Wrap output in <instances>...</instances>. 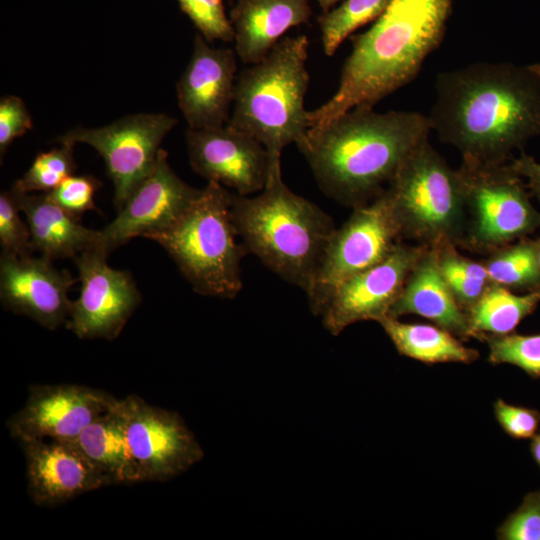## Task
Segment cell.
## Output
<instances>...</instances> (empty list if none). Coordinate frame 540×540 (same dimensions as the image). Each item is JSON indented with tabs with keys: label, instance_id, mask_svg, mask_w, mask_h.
I'll use <instances>...</instances> for the list:
<instances>
[{
	"label": "cell",
	"instance_id": "obj_1",
	"mask_svg": "<svg viewBox=\"0 0 540 540\" xmlns=\"http://www.w3.org/2000/svg\"><path fill=\"white\" fill-rule=\"evenodd\" d=\"M428 118L462 157L504 164L540 136V62H475L439 73Z\"/></svg>",
	"mask_w": 540,
	"mask_h": 540
},
{
	"label": "cell",
	"instance_id": "obj_2",
	"mask_svg": "<svg viewBox=\"0 0 540 540\" xmlns=\"http://www.w3.org/2000/svg\"><path fill=\"white\" fill-rule=\"evenodd\" d=\"M430 126L414 111L376 112L357 106L318 130H308L296 145L321 189L352 208L380 195Z\"/></svg>",
	"mask_w": 540,
	"mask_h": 540
},
{
	"label": "cell",
	"instance_id": "obj_3",
	"mask_svg": "<svg viewBox=\"0 0 540 540\" xmlns=\"http://www.w3.org/2000/svg\"><path fill=\"white\" fill-rule=\"evenodd\" d=\"M453 0H392L365 32L351 38L338 89L308 111V130H318L357 106L373 107L413 81L444 38Z\"/></svg>",
	"mask_w": 540,
	"mask_h": 540
},
{
	"label": "cell",
	"instance_id": "obj_4",
	"mask_svg": "<svg viewBox=\"0 0 540 540\" xmlns=\"http://www.w3.org/2000/svg\"><path fill=\"white\" fill-rule=\"evenodd\" d=\"M231 216L247 252L308 290L336 228L317 205L284 184L281 169L270 172L261 194H231Z\"/></svg>",
	"mask_w": 540,
	"mask_h": 540
},
{
	"label": "cell",
	"instance_id": "obj_5",
	"mask_svg": "<svg viewBox=\"0 0 540 540\" xmlns=\"http://www.w3.org/2000/svg\"><path fill=\"white\" fill-rule=\"evenodd\" d=\"M309 40L305 35L281 39L269 54L238 76L233 112L227 122L253 136L267 150L270 172L281 169L282 150L308 132L304 98Z\"/></svg>",
	"mask_w": 540,
	"mask_h": 540
},
{
	"label": "cell",
	"instance_id": "obj_6",
	"mask_svg": "<svg viewBox=\"0 0 540 540\" xmlns=\"http://www.w3.org/2000/svg\"><path fill=\"white\" fill-rule=\"evenodd\" d=\"M237 236L231 193L210 181L176 221L145 238L167 251L195 292L230 299L243 287L241 260L248 253Z\"/></svg>",
	"mask_w": 540,
	"mask_h": 540
},
{
	"label": "cell",
	"instance_id": "obj_7",
	"mask_svg": "<svg viewBox=\"0 0 540 540\" xmlns=\"http://www.w3.org/2000/svg\"><path fill=\"white\" fill-rule=\"evenodd\" d=\"M386 191L403 239L430 247H462L466 207L461 181L428 138L405 159Z\"/></svg>",
	"mask_w": 540,
	"mask_h": 540
},
{
	"label": "cell",
	"instance_id": "obj_8",
	"mask_svg": "<svg viewBox=\"0 0 540 540\" xmlns=\"http://www.w3.org/2000/svg\"><path fill=\"white\" fill-rule=\"evenodd\" d=\"M466 207L462 247L490 253L540 228L523 178L509 164H486L462 157L457 169Z\"/></svg>",
	"mask_w": 540,
	"mask_h": 540
},
{
	"label": "cell",
	"instance_id": "obj_9",
	"mask_svg": "<svg viewBox=\"0 0 540 540\" xmlns=\"http://www.w3.org/2000/svg\"><path fill=\"white\" fill-rule=\"evenodd\" d=\"M402 239L386 188L372 201L353 208L350 217L333 232L306 291L311 311L320 315L344 281L384 260Z\"/></svg>",
	"mask_w": 540,
	"mask_h": 540
},
{
	"label": "cell",
	"instance_id": "obj_10",
	"mask_svg": "<svg viewBox=\"0 0 540 540\" xmlns=\"http://www.w3.org/2000/svg\"><path fill=\"white\" fill-rule=\"evenodd\" d=\"M176 123L168 114L141 113L98 128L76 127L57 141L71 145L85 143L99 152L114 185V204L118 211L152 170L162 140Z\"/></svg>",
	"mask_w": 540,
	"mask_h": 540
},
{
	"label": "cell",
	"instance_id": "obj_11",
	"mask_svg": "<svg viewBox=\"0 0 540 540\" xmlns=\"http://www.w3.org/2000/svg\"><path fill=\"white\" fill-rule=\"evenodd\" d=\"M142 481H166L199 462L204 453L179 414L129 395L116 406Z\"/></svg>",
	"mask_w": 540,
	"mask_h": 540
},
{
	"label": "cell",
	"instance_id": "obj_12",
	"mask_svg": "<svg viewBox=\"0 0 540 540\" xmlns=\"http://www.w3.org/2000/svg\"><path fill=\"white\" fill-rule=\"evenodd\" d=\"M108 255L93 249L73 258L81 288L68 326L81 339H115L141 301L131 275L110 267Z\"/></svg>",
	"mask_w": 540,
	"mask_h": 540
},
{
	"label": "cell",
	"instance_id": "obj_13",
	"mask_svg": "<svg viewBox=\"0 0 540 540\" xmlns=\"http://www.w3.org/2000/svg\"><path fill=\"white\" fill-rule=\"evenodd\" d=\"M427 247L400 241L384 260L344 281L320 314L325 328L338 335L353 323H379L388 317L409 273Z\"/></svg>",
	"mask_w": 540,
	"mask_h": 540
},
{
	"label": "cell",
	"instance_id": "obj_14",
	"mask_svg": "<svg viewBox=\"0 0 540 540\" xmlns=\"http://www.w3.org/2000/svg\"><path fill=\"white\" fill-rule=\"evenodd\" d=\"M118 399L80 385H32L24 406L7 422L19 442L30 440L69 441L108 412Z\"/></svg>",
	"mask_w": 540,
	"mask_h": 540
},
{
	"label": "cell",
	"instance_id": "obj_15",
	"mask_svg": "<svg viewBox=\"0 0 540 540\" xmlns=\"http://www.w3.org/2000/svg\"><path fill=\"white\" fill-rule=\"evenodd\" d=\"M159 150L149 174L131 192L116 218L100 230V249L110 254L130 239L160 231L176 221L199 195L170 168Z\"/></svg>",
	"mask_w": 540,
	"mask_h": 540
},
{
	"label": "cell",
	"instance_id": "obj_16",
	"mask_svg": "<svg viewBox=\"0 0 540 540\" xmlns=\"http://www.w3.org/2000/svg\"><path fill=\"white\" fill-rule=\"evenodd\" d=\"M186 141L192 169L208 182L230 187L245 196L264 189L270 159L266 148L253 136L227 123L189 128Z\"/></svg>",
	"mask_w": 540,
	"mask_h": 540
},
{
	"label": "cell",
	"instance_id": "obj_17",
	"mask_svg": "<svg viewBox=\"0 0 540 540\" xmlns=\"http://www.w3.org/2000/svg\"><path fill=\"white\" fill-rule=\"evenodd\" d=\"M76 282L43 255L1 253L0 298L4 308L28 316L54 330L69 318L72 301L68 291Z\"/></svg>",
	"mask_w": 540,
	"mask_h": 540
},
{
	"label": "cell",
	"instance_id": "obj_18",
	"mask_svg": "<svg viewBox=\"0 0 540 540\" xmlns=\"http://www.w3.org/2000/svg\"><path fill=\"white\" fill-rule=\"evenodd\" d=\"M26 458L27 491L38 506L61 505L111 485L108 477L72 440L20 442Z\"/></svg>",
	"mask_w": 540,
	"mask_h": 540
},
{
	"label": "cell",
	"instance_id": "obj_19",
	"mask_svg": "<svg viewBox=\"0 0 540 540\" xmlns=\"http://www.w3.org/2000/svg\"><path fill=\"white\" fill-rule=\"evenodd\" d=\"M236 67L233 50L213 48L196 35L191 59L177 84L178 104L190 129L227 124Z\"/></svg>",
	"mask_w": 540,
	"mask_h": 540
},
{
	"label": "cell",
	"instance_id": "obj_20",
	"mask_svg": "<svg viewBox=\"0 0 540 540\" xmlns=\"http://www.w3.org/2000/svg\"><path fill=\"white\" fill-rule=\"evenodd\" d=\"M408 314L424 317L461 340L471 338L467 313L440 272L435 247L428 246L418 259L388 317Z\"/></svg>",
	"mask_w": 540,
	"mask_h": 540
},
{
	"label": "cell",
	"instance_id": "obj_21",
	"mask_svg": "<svg viewBox=\"0 0 540 540\" xmlns=\"http://www.w3.org/2000/svg\"><path fill=\"white\" fill-rule=\"evenodd\" d=\"M310 16L309 0H238L230 13L237 56L243 63H258L287 30Z\"/></svg>",
	"mask_w": 540,
	"mask_h": 540
},
{
	"label": "cell",
	"instance_id": "obj_22",
	"mask_svg": "<svg viewBox=\"0 0 540 540\" xmlns=\"http://www.w3.org/2000/svg\"><path fill=\"white\" fill-rule=\"evenodd\" d=\"M11 189L26 216L33 250L53 260L73 259L85 251L100 249V230L83 226L78 217L58 206L46 193L29 195Z\"/></svg>",
	"mask_w": 540,
	"mask_h": 540
},
{
	"label": "cell",
	"instance_id": "obj_23",
	"mask_svg": "<svg viewBox=\"0 0 540 540\" xmlns=\"http://www.w3.org/2000/svg\"><path fill=\"white\" fill-rule=\"evenodd\" d=\"M117 402L72 441L108 477L111 485L141 482L116 409Z\"/></svg>",
	"mask_w": 540,
	"mask_h": 540
},
{
	"label": "cell",
	"instance_id": "obj_24",
	"mask_svg": "<svg viewBox=\"0 0 540 540\" xmlns=\"http://www.w3.org/2000/svg\"><path fill=\"white\" fill-rule=\"evenodd\" d=\"M379 324L399 354L423 363L470 364L479 357L476 349L464 346L458 337L435 324L405 323L391 317Z\"/></svg>",
	"mask_w": 540,
	"mask_h": 540
},
{
	"label": "cell",
	"instance_id": "obj_25",
	"mask_svg": "<svg viewBox=\"0 0 540 540\" xmlns=\"http://www.w3.org/2000/svg\"><path fill=\"white\" fill-rule=\"evenodd\" d=\"M540 303V289L524 295L490 283L478 301L467 311L471 338L506 335L514 332L523 319Z\"/></svg>",
	"mask_w": 540,
	"mask_h": 540
},
{
	"label": "cell",
	"instance_id": "obj_26",
	"mask_svg": "<svg viewBox=\"0 0 540 540\" xmlns=\"http://www.w3.org/2000/svg\"><path fill=\"white\" fill-rule=\"evenodd\" d=\"M488 254L482 262L491 283L512 291L540 289V239L525 237Z\"/></svg>",
	"mask_w": 540,
	"mask_h": 540
},
{
	"label": "cell",
	"instance_id": "obj_27",
	"mask_svg": "<svg viewBox=\"0 0 540 540\" xmlns=\"http://www.w3.org/2000/svg\"><path fill=\"white\" fill-rule=\"evenodd\" d=\"M440 272L461 308L467 311L491 283L481 261L463 256L457 246L445 243L435 247Z\"/></svg>",
	"mask_w": 540,
	"mask_h": 540
},
{
	"label": "cell",
	"instance_id": "obj_28",
	"mask_svg": "<svg viewBox=\"0 0 540 540\" xmlns=\"http://www.w3.org/2000/svg\"><path fill=\"white\" fill-rule=\"evenodd\" d=\"M392 0H344L318 19L324 53L333 56L355 30L377 20Z\"/></svg>",
	"mask_w": 540,
	"mask_h": 540
},
{
	"label": "cell",
	"instance_id": "obj_29",
	"mask_svg": "<svg viewBox=\"0 0 540 540\" xmlns=\"http://www.w3.org/2000/svg\"><path fill=\"white\" fill-rule=\"evenodd\" d=\"M74 145L61 143L60 147L38 154L28 171L18 179L13 189L21 193L55 189L76 169L73 156Z\"/></svg>",
	"mask_w": 540,
	"mask_h": 540
},
{
	"label": "cell",
	"instance_id": "obj_30",
	"mask_svg": "<svg viewBox=\"0 0 540 540\" xmlns=\"http://www.w3.org/2000/svg\"><path fill=\"white\" fill-rule=\"evenodd\" d=\"M480 340L488 345L490 363L511 364L533 378H540V333L484 335Z\"/></svg>",
	"mask_w": 540,
	"mask_h": 540
},
{
	"label": "cell",
	"instance_id": "obj_31",
	"mask_svg": "<svg viewBox=\"0 0 540 540\" xmlns=\"http://www.w3.org/2000/svg\"><path fill=\"white\" fill-rule=\"evenodd\" d=\"M182 11L207 41L234 40L230 19L226 16L222 0H177Z\"/></svg>",
	"mask_w": 540,
	"mask_h": 540
},
{
	"label": "cell",
	"instance_id": "obj_32",
	"mask_svg": "<svg viewBox=\"0 0 540 540\" xmlns=\"http://www.w3.org/2000/svg\"><path fill=\"white\" fill-rule=\"evenodd\" d=\"M14 192L2 191L0 194V245L3 253L29 255L33 248L28 225L19 216Z\"/></svg>",
	"mask_w": 540,
	"mask_h": 540
},
{
	"label": "cell",
	"instance_id": "obj_33",
	"mask_svg": "<svg viewBox=\"0 0 540 540\" xmlns=\"http://www.w3.org/2000/svg\"><path fill=\"white\" fill-rule=\"evenodd\" d=\"M100 186L93 176L72 174L46 194L58 206L79 218L85 211L95 209L94 195Z\"/></svg>",
	"mask_w": 540,
	"mask_h": 540
},
{
	"label": "cell",
	"instance_id": "obj_34",
	"mask_svg": "<svg viewBox=\"0 0 540 540\" xmlns=\"http://www.w3.org/2000/svg\"><path fill=\"white\" fill-rule=\"evenodd\" d=\"M500 540H540V489L528 493L520 506L499 526Z\"/></svg>",
	"mask_w": 540,
	"mask_h": 540
},
{
	"label": "cell",
	"instance_id": "obj_35",
	"mask_svg": "<svg viewBox=\"0 0 540 540\" xmlns=\"http://www.w3.org/2000/svg\"><path fill=\"white\" fill-rule=\"evenodd\" d=\"M494 415L505 433L515 439H531L540 426V412L502 399L495 401Z\"/></svg>",
	"mask_w": 540,
	"mask_h": 540
},
{
	"label": "cell",
	"instance_id": "obj_36",
	"mask_svg": "<svg viewBox=\"0 0 540 540\" xmlns=\"http://www.w3.org/2000/svg\"><path fill=\"white\" fill-rule=\"evenodd\" d=\"M31 115L19 97L6 95L0 99V153L32 128Z\"/></svg>",
	"mask_w": 540,
	"mask_h": 540
},
{
	"label": "cell",
	"instance_id": "obj_37",
	"mask_svg": "<svg viewBox=\"0 0 540 540\" xmlns=\"http://www.w3.org/2000/svg\"><path fill=\"white\" fill-rule=\"evenodd\" d=\"M508 164L516 174L527 180L530 194L540 200V163L522 152L519 158L512 159Z\"/></svg>",
	"mask_w": 540,
	"mask_h": 540
},
{
	"label": "cell",
	"instance_id": "obj_38",
	"mask_svg": "<svg viewBox=\"0 0 540 540\" xmlns=\"http://www.w3.org/2000/svg\"><path fill=\"white\" fill-rule=\"evenodd\" d=\"M530 448H531V453H532V456H533L534 460L536 461V463L540 467V433H536L531 438Z\"/></svg>",
	"mask_w": 540,
	"mask_h": 540
},
{
	"label": "cell",
	"instance_id": "obj_39",
	"mask_svg": "<svg viewBox=\"0 0 540 540\" xmlns=\"http://www.w3.org/2000/svg\"><path fill=\"white\" fill-rule=\"evenodd\" d=\"M340 0H317L323 12H328L331 8L336 5Z\"/></svg>",
	"mask_w": 540,
	"mask_h": 540
}]
</instances>
